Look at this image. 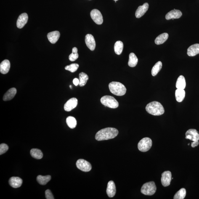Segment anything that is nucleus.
<instances>
[{"label": "nucleus", "instance_id": "4c0bfd02", "mask_svg": "<svg viewBox=\"0 0 199 199\" xmlns=\"http://www.w3.org/2000/svg\"><path fill=\"white\" fill-rule=\"evenodd\" d=\"M198 145H199L198 141H193V142H192V145H191V146H192V147H195L198 146Z\"/></svg>", "mask_w": 199, "mask_h": 199}, {"label": "nucleus", "instance_id": "7c9ffc66", "mask_svg": "<svg viewBox=\"0 0 199 199\" xmlns=\"http://www.w3.org/2000/svg\"><path fill=\"white\" fill-rule=\"evenodd\" d=\"M66 122L68 126L71 129L76 127L77 125V121L74 117L72 116H69L66 119Z\"/></svg>", "mask_w": 199, "mask_h": 199}, {"label": "nucleus", "instance_id": "4468645a", "mask_svg": "<svg viewBox=\"0 0 199 199\" xmlns=\"http://www.w3.org/2000/svg\"><path fill=\"white\" fill-rule=\"evenodd\" d=\"M106 192L107 195L110 198L114 196L116 192V187L113 181H109L107 184Z\"/></svg>", "mask_w": 199, "mask_h": 199}, {"label": "nucleus", "instance_id": "a878e982", "mask_svg": "<svg viewBox=\"0 0 199 199\" xmlns=\"http://www.w3.org/2000/svg\"><path fill=\"white\" fill-rule=\"evenodd\" d=\"M138 62V59L135 54L134 53H131L129 55V59L128 61V65L130 67H134L137 65Z\"/></svg>", "mask_w": 199, "mask_h": 199}, {"label": "nucleus", "instance_id": "9d476101", "mask_svg": "<svg viewBox=\"0 0 199 199\" xmlns=\"http://www.w3.org/2000/svg\"><path fill=\"white\" fill-rule=\"evenodd\" d=\"M78 103V100L76 98H72L66 102L64 106V110L67 111H71L77 106Z\"/></svg>", "mask_w": 199, "mask_h": 199}, {"label": "nucleus", "instance_id": "ddd939ff", "mask_svg": "<svg viewBox=\"0 0 199 199\" xmlns=\"http://www.w3.org/2000/svg\"><path fill=\"white\" fill-rule=\"evenodd\" d=\"M28 16L26 13H23L19 16L17 21V26L19 28H22L27 23Z\"/></svg>", "mask_w": 199, "mask_h": 199}, {"label": "nucleus", "instance_id": "6e6552de", "mask_svg": "<svg viewBox=\"0 0 199 199\" xmlns=\"http://www.w3.org/2000/svg\"><path fill=\"white\" fill-rule=\"evenodd\" d=\"M91 19L97 25H100L103 23V17L100 11L98 10L94 9L91 12Z\"/></svg>", "mask_w": 199, "mask_h": 199}, {"label": "nucleus", "instance_id": "423d86ee", "mask_svg": "<svg viewBox=\"0 0 199 199\" xmlns=\"http://www.w3.org/2000/svg\"><path fill=\"white\" fill-rule=\"evenodd\" d=\"M152 145L151 139L149 138H144L138 144V149L141 152H146L151 148Z\"/></svg>", "mask_w": 199, "mask_h": 199}, {"label": "nucleus", "instance_id": "20e7f679", "mask_svg": "<svg viewBox=\"0 0 199 199\" xmlns=\"http://www.w3.org/2000/svg\"><path fill=\"white\" fill-rule=\"evenodd\" d=\"M100 101L103 105L111 108H116L118 107L117 101L113 96H105L101 99Z\"/></svg>", "mask_w": 199, "mask_h": 199}, {"label": "nucleus", "instance_id": "f3484780", "mask_svg": "<svg viewBox=\"0 0 199 199\" xmlns=\"http://www.w3.org/2000/svg\"><path fill=\"white\" fill-rule=\"evenodd\" d=\"M9 182L11 187L14 188H18L22 186L23 180L20 177H13L10 179Z\"/></svg>", "mask_w": 199, "mask_h": 199}, {"label": "nucleus", "instance_id": "412c9836", "mask_svg": "<svg viewBox=\"0 0 199 199\" xmlns=\"http://www.w3.org/2000/svg\"><path fill=\"white\" fill-rule=\"evenodd\" d=\"M188 55L190 57H194L199 54V44L192 45L187 49Z\"/></svg>", "mask_w": 199, "mask_h": 199}, {"label": "nucleus", "instance_id": "e433bc0d", "mask_svg": "<svg viewBox=\"0 0 199 199\" xmlns=\"http://www.w3.org/2000/svg\"><path fill=\"white\" fill-rule=\"evenodd\" d=\"M73 83L75 85L77 86L78 85H79V80L77 78H75L73 80Z\"/></svg>", "mask_w": 199, "mask_h": 199}, {"label": "nucleus", "instance_id": "f704fd0d", "mask_svg": "<svg viewBox=\"0 0 199 199\" xmlns=\"http://www.w3.org/2000/svg\"><path fill=\"white\" fill-rule=\"evenodd\" d=\"M9 149V147L6 144H1L0 145V155L5 153Z\"/></svg>", "mask_w": 199, "mask_h": 199}, {"label": "nucleus", "instance_id": "5701e85b", "mask_svg": "<svg viewBox=\"0 0 199 199\" xmlns=\"http://www.w3.org/2000/svg\"><path fill=\"white\" fill-rule=\"evenodd\" d=\"M185 91L184 89H177L176 91V98L178 102H182L185 98Z\"/></svg>", "mask_w": 199, "mask_h": 199}, {"label": "nucleus", "instance_id": "393cba45", "mask_svg": "<svg viewBox=\"0 0 199 199\" xmlns=\"http://www.w3.org/2000/svg\"><path fill=\"white\" fill-rule=\"evenodd\" d=\"M51 176L49 175L46 176L39 175L37 177V180L41 185H45L51 180Z\"/></svg>", "mask_w": 199, "mask_h": 199}, {"label": "nucleus", "instance_id": "6ab92c4d", "mask_svg": "<svg viewBox=\"0 0 199 199\" xmlns=\"http://www.w3.org/2000/svg\"><path fill=\"white\" fill-rule=\"evenodd\" d=\"M60 36V33L58 31H55L48 33L47 38L50 42L52 44H55L58 41Z\"/></svg>", "mask_w": 199, "mask_h": 199}, {"label": "nucleus", "instance_id": "bb28decb", "mask_svg": "<svg viewBox=\"0 0 199 199\" xmlns=\"http://www.w3.org/2000/svg\"><path fill=\"white\" fill-rule=\"evenodd\" d=\"M30 155L32 157L37 159H40L43 158V156L41 151L38 149H32L30 150Z\"/></svg>", "mask_w": 199, "mask_h": 199}, {"label": "nucleus", "instance_id": "473e14b6", "mask_svg": "<svg viewBox=\"0 0 199 199\" xmlns=\"http://www.w3.org/2000/svg\"><path fill=\"white\" fill-rule=\"evenodd\" d=\"M79 55L78 53V49L76 47L73 48L72 53L69 56V59L71 61H74L78 58Z\"/></svg>", "mask_w": 199, "mask_h": 199}, {"label": "nucleus", "instance_id": "0eeeda50", "mask_svg": "<svg viewBox=\"0 0 199 199\" xmlns=\"http://www.w3.org/2000/svg\"><path fill=\"white\" fill-rule=\"evenodd\" d=\"M77 168L84 172H89L91 169V163L83 159H79L76 163Z\"/></svg>", "mask_w": 199, "mask_h": 199}, {"label": "nucleus", "instance_id": "4be33fe9", "mask_svg": "<svg viewBox=\"0 0 199 199\" xmlns=\"http://www.w3.org/2000/svg\"><path fill=\"white\" fill-rule=\"evenodd\" d=\"M186 86L185 78L183 75H180L178 78L176 83V87L177 89H184Z\"/></svg>", "mask_w": 199, "mask_h": 199}, {"label": "nucleus", "instance_id": "aec40b11", "mask_svg": "<svg viewBox=\"0 0 199 199\" xmlns=\"http://www.w3.org/2000/svg\"><path fill=\"white\" fill-rule=\"evenodd\" d=\"M16 93L17 90L15 88H11L4 94L3 97V100L4 101L11 100L13 98Z\"/></svg>", "mask_w": 199, "mask_h": 199}, {"label": "nucleus", "instance_id": "ea45409f", "mask_svg": "<svg viewBox=\"0 0 199 199\" xmlns=\"http://www.w3.org/2000/svg\"><path fill=\"white\" fill-rule=\"evenodd\" d=\"M114 1H118V0H114Z\"/></svg>", "mask_w": 199, "mask_h": 199}, {"label": "nucleus", "instance_id": "a211bd4d", "mask_svg": "<svg viewBox=\"0 0 199 199\" xmlns=\"http://www.w3.org/2000/svg\"><path fill=\"white\" fill-rule=\"evenodd\" d=\"M10 67V64L7 59L3 61L0 64V72L3 74L8 73Z\"/></svg>", "mask_w": 199, "mask_h": 199}, {"label": "nucleus", "instance_id": "58836bf2", "mask_svg": "<svg viewBox=\"0 0 199 199\" xmlns=\"http://www.w3.org/2000/svg\"><path fill=\"white\" fill-rule=\"evenodd\" d=\"M70 88H71H71H72V86H71V85H70Z\"/></svg>", "mask_w": 199, "mask_h": 199}, {"label": "nucleus", "instance_id": "72a5a7b5", "mask_svg": "<svg viewBox=\"0 0 199 199\" xmlns=\"http://www.w3.org/2000/svg\"><path fill=\"white\" fill-rule=\"evenodd\" d=\"M79 67V65L77 64H73L67 66L65 67V70H68L71 73H74L78 70Z\"/></svg>", "mask_w": 199, "mask_h": 199}, {"label": "nucleus", "instance_id": "2f4dec72", "mask_svg": "<svg viewBox=\"0 0 199 199\" xmlns=\"http://www.w3.org/2000/svg\"><path fill=\"white\" fill-rule=\"evenodd\" d=\"M186 195V191L185 189L182 188L177 192L174 197V199H183Z\"/></svg>", "mask_w": 199, "mask_h": 199}, {"label": "nucleus", "instance_id": "c85d7f7f", "mask_svg": "<svg viewBox=\"0 0 199 199\" xmlns=\"http://www.w3.org/2000/svg\"><path fill=\"white\" fill-rule=\"evenodd\" d=\"M79 85L81 87H83L85 85L89 79V77L85 73H81L79 74Z\"/></svg>", "mask_w": 199, "mask_h": 199}, {"label": "nucleus", "instance_id": "7ed1b4c3", "mask_svg": "<svg viewBox=\"0 0 199 199\" xmlns=\"http://www.w3.org/2000/svg\"><path fill=\"white\" fill-rule=\"evenodd\" d=\"M108 86L111 92L115 95L122 96L126 94V87L119 82H111L109 84Z\"/></svg>", "mask_w": 199, "mask_h": 199}, {"label": "nucleus", "instance_id": "b1692460", "mask_svg": "<svg viewBox=\"0 0 199 199\" xmlns=\"http://www.w3.org/2000/svg\"><path fill=\"white\" fill-rule=\"evenodd\" d=\"M168 34L167 33H164L159 35L156 38L155 40V44L157 45H160L163 44L168 39Z\"/></svg>", "mask_w": 199, "mask_h": 199}, {"label": "nucleus", "instance_id": "c756f323", "mask_svg": "<svg viewBox=\"0 0 199 199\" xmlns=\"http://www.w3.org/2000/svg\"><path fill=\"white\" fill-rule=\"evenodd\" d=\"M162 67V64L161 61L157 62L152 69L151 73L152 76H156L161 70Z\"/></svg>", "mask_w": 199, "mask_h": 199}, {"label": "nucleus", "instance_id": "39448f33", "mask_svg": "<svg viewBox=\"0 0 199 199\" xmlns=\"http://www.w3.org/2000/svg\"><path fill=\"white\" fill-rule=\"evenodd\" d=\"M156 187L153 181L147 182L144 184L141 189V192L147 195H152L156 192Z\"/></svg>", "mask_w": 199, "mask_h": 199}, {"label": "nucleus", "instance_id": "f8f14e48", "mask_svg": "<svg viewBox=\"0 0 199 199\" xmlns=\"http://www.w3.org/2000/svg\"><path fill=\"white\" fill-rule=\"evenodd\" d=\"M86 44L91 51H94L96 47V42L94 37L91 34L86 35L85 39Z\"/></svg>", "mask_w": 199, "mask_h": 199}, {"label": "nucleus", "instance_id": "2eb2a0df", "mask_svg": "<svg viewBox=\"0 0 199 199\" xmlns=\"http://www.w3.org/2000/svg\"><path fill=\"white\" fill-rule=\"evenodd\" d=\"M148 3H145L142 6H139L135 12V16L136 18H139L142 16L148 10L149 8Z\"/></svg>", "mask_w": 199, "mask_h": 199}, {"label": "nucleus", "instance_id": "dca6fc26", "mask_svg": "<svg viewBox=\"0 0 199 199\" xmlns=\"http://www.w3.org/2000/svg\"><path fill=\"white\" fill-rule=\"evenodd\" d=\"M182 15V13L179 10L174 9L168 12L166 15V20H169L170 19H179Z\"/></svg>", "mask_w": 199, "mask_h": 199}, {"label": "nucleus", "instance_id": "cd10ccee", "mask_svg": "<svg viewBox=\"0 0 199 199\" xmlns=\"http://www.w3.org/2000/svg\"><path fill=\"white\" fill-rule=\"evenodd\" d=\"M123 47V43L120 41H117L115 43L114 49L115 54L120 55L122 52Z\"/></svg>", "mask_w": 199, "mask_h": 199}, {"label": "nucleus", "instance_id": "9b49d317", "mask_svg": "<svg viewBox=\"0 0 199 199\" xmlns=\"http://www.w3.org/2000/svg\"><path fill=\"white\" fill-rule=\"evenodd\" d=\"M186 138L189 139L192 141H198L199 134L198 132L195 129L188 130L186 133Z\"/></svg>", "mask_w": 199, "mask_h": 199}, {"label": "nucleus", "instance_id": "c9c22d12", "mask_svg": "<svg viewBox=\"0 0 199 199\" xmlns=\"http://www.w3.org/2000/svg\"><path fill=\"white\" fill-rule=\"evenodd\" d=\"M46 197V199H54V196L52 192L49 190H47L45 192Z\"/></svg>", "mask_w": 199, "mask_h": 199}, {"label": "nucleus", "instance_id": "f257e3e1", "mask_svg": "<svg viewBox=\"0 0 199 199\" xmlns=\"http://www.w3.org/2000/svg\"><path fill=\"white\" fill-rule=\"evenodd\" d=\"M118 131L116 128H107L100 130L96 133L95 139L98 141L108 140L117 136Z\"/></svg>", "mask_w": 199, "mask_h": 199}, {"label": "nucleus", "instance_id": "f03ea898", "mask_svg": "<svg viewBox=\"0 0 199 199\" xmlns=\"http://www.w3.org/2000/svg\"><path fill=\"white\" fill-rule=\"evenodd\" d=\"M147 113L152 115L159 116L165 113L164 108L159 102L154 101L147 104L146 107Z\"/></svg>", "mask_w": 199, "mask_h": 199}, {"label": "nucleus", "instance_id": "1a4fd4ad", "mask_svg": "<svg viewBox=\"0 0 199 199\" xmlns=\"http://www.w3.org/2000/svg\"><path fill=\"white\" fill-rule=\"evenodd\" d=\"M171 173L169 171H165L162 174L161 183L164 187H167L171 184Z\"/></svg>", "mask_w": 199, "mask_h": 199}]
</instances>
